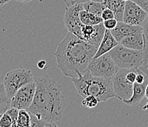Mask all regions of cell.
Here are the masks:
<instances>
[{"label": "cell", "instance_id": "cell-1", "mask_svg": "<svg viewBox=\"0 0 148 127\" xmlns=\"http://www.w3.org/2000/svg\"><path fill=\"white\" fill-rule=\"evenodd\" d=\"M98 48V46L90 44L68 32L54 53L57 67L66 77H81L87 71L89 63L95 56Z\"/></svg>", "mask_w": 148, "mask_h": 127}, {"label": "cell", "instance_id": "cell-2", "mask_svg": "<svg viewBox=\"0 0 148 127\" xmlns=\"http://www.w3.org/2000/svg\"><path fill=\"white\" fill-rule=\"evenodd\" d=\"M35 83L33 102L27 111L46 123L60 121L66 107L60 86L49 75L39 77Z\"/></svg>", "mask_w": 148, "mask_h": 127}, {"label": "cell", "instance_id": "cell-3", "mask_svg": "<svg viewBox=\"0 0 148 127\" xmlns=\"http://www.w3.org/2000/svg\"><path fill=\"white\" fill-rule=\"evenodd\" d=\"M72 82L78 94L84 98L94 96L101 102L115 97L112 78L95 77L87 70L81 77L72 78Z\"/></svg>", "mask_w": 148, "mask_h": 127}, {"label": "cell", "instance_id": "cell-4", "mask_svg": "<svg viewBox=\"0 0 148 127\" xmlns=\"http://www.w3.org/2000/svg\"><path fill=\"white\" fill-rule=\"evenodd\" d=\"M120 69H134L143 65L144 51L118 44L108 53Z\"/></svg>", "mask_w": 148, "mask_h": 127}, {"label": "cell", "instance_id": "cell-5", "mask_svg": "<svg viewBox=\"0 0 148 127\" xmlns=\"http://www.w3.org/2000/svg\"><path fill=\"white\" fill-rule=\"evenodd\" d=\"M33 81L34 77L31 71L27 69H16L6 74L3 83L8 97L11 100L19 88Z\"/></svg>", "mask_w": 148, "mask_h": 127}, {"label": "cell", "instance_id": "cell-6", "mask_svg": "<svg viewBox=\"0 0 148 127\" xmlns=\"http://www.w3.org/2000/svg\"><path fill=\"white\" fill-rule=\"evenodd\" d=\"M120 68L109 54L92 58L89 63L87 71L92 75L103 78H112Z\"/></svg>", "mask_w": 148, "mask_h": 127}, {"label": "cell", "instance_id": "cell-7", "mask_svg": "<svg viewBox=\"0 0 148 127\" xmlns=\"http://www.w3.org/2000/svg\"><path fill=\"white\" fill-rule=\"evenodd\" d=\"M128 69H119L112 78L115 97L122 102L129 99L133 94L134 84H131L125 80V75Z\"/></svg>", "mask_w": 148, "mask_h": 127}, {"label": "cell", "instance_id": "cell-8", "mask_svg": "<svg viewBox=\"0 0 148 127\" xmlns=\"http://www.w3.org/2000/svg\"><path fill=\"white\" fill-rule=\"evenodd\" d=\"M36 83L31 82L19 88L10 100V107L18 110H28L33 102Z\"/></svg>", "mask_w": 148, "mask_h": 127}, {"label": "cell", "instance_id": "cell-9", "mask_svg": "<svg viewBox=\"0 0 148 127\" xmlns=\"http://www.w3.org/2000/svg\"><path fill=\"white\" fill-rule=\"evenodd\" d=\"M83 9V5H75L67 7L64 16V24L68 32L73 34L82 40V28L84 24L80 20L79 13Z\"/></svg>", "mask_w": 148, "mask_h": 127}, {"label": "cell", "instance_id": "cell-10", "mask_svg": "<svg viewBox=\"0 0 148 127\" xmlns=\"http://www.w3.org/2000/svg\"><path fill=\"white\" fill-rule=\"evenodd\" d=\"M147 16V12L131 0L125 2L123 22L132 26H142Z\"/></svg>", "mask_w": 148, "mask_h": 127}, {"label": "cell", "instance_id": "cell-11", "mask_svg": "<svg viewBox=\"0 0 148 127\" xmlns=\"http://www.w3.org/2000/svg\"><path fill=\"white\" fill-rule=\"evenodd\" d=\"M110 31L114 39L120 44V42H121L123 38L127 36H129L131 35H133V34L139 32V31H143V29H142V26H132L130 25V24H125L123 21H120V22L117 23L116 27L112 30H110Z\"/></svg>", "mask_w": 148, "mask_h": 127}, {"label": "cell", "instance_id": "cell-12", "mask_svg": "<svg viewBox=\"0 0 148 127\" xmlns=\"http://www.w3.org/2000/svg\"><path fill=\"white\" fill-rule=\"evenodd\" d=\"M119 42L114 39L113 35L111 33L110 30L106 29L105 34H104L102 41L100 43L98 50H97L96 54L93 57V58H98V57L101 56L103 54H108L112 48H114L115 46H117Z\"/></svg>", "mask_w": 148, "mask_h": 127}, {"label": "cell", "instance_id": "cell-13", "mask_svg": "<svg viewBox=\"0 0 148 127\" xmlns=\"http://www.w3.org/2000/svg\"><path fill=\"white\" fill-rule=\"evenodd\" d=\"M120 44L128 48L136 50H143L145 47L143 31H139L123 38Z\"/></svg>", "mask_w": 148, "mask_h": 127}, {"label": "cell", "instance_id": "cell-14", "mask_svg": "<svg viewBox=\"0 0 148 127\" xmlns=\"http://www.w3.org/2000/svg\"><path fill=\"white\" fill-rule=\"evenodd\" d=\"M147 84L148 80L142 84L134 83L132 96L128 100L123 101V102L128 105H136L140 103L145 96V91H146V87Z\"/></svg>", "mask_w": 148, "mask_h": 127}, {"label": "cell", "instance_id": "cell-15", "mask_svg": "<svg viewBox=\"0 0 148 127\" xmlns=\"http://www.w3.org/2000/svg\"><path fill=\"white\" fill-rule=\"evenodd\" d=\"M103 4L106 8H109L114 13V18L120 22L123 21L125 2L123 0H103Z\"/></svg>", "mask_w": 148, "mask_h": 127}, {"label": "cell", "instance_id": "cell-16", "mask_svg": "<svg viewBox=\"0 0 148 127\" xmlns=\"http://www.w3.org/2000/svg\"><path fill=\"white\" fill-rule=\"evenodd\" d=\"M79 18L84 25L94 26L103 23V20L101 16H96L85 10H82L79 13Z\"/></svg>", "mask_w": 148, "mask_h": 127}, {"label": "cell", "instance_id": "cell-17", "mask_svg": "<svg viewBox=\"0 0 148 127\" xmlns=\"http://www.w3.org/2000/svg\"><path fill=\"white\" fill-rule=\"evenodd\" d=\"M83 7L84 10H85L87 11L96 16H101V17L103 10L106 8L103 2L101 3V2H94V1H90L87 3L83 4Z\"/></svg>", "mask_w": 148, "mask_h": 127}, {"label": "cell", "instance_id": "cell-18", "mask_svg": "<svg viewBox=\"0 0 148 127\" xmlns=\"http://www.w3.org/2000/svg\"><path fill=\"white\" fill-rule=\"evenodd\" d=\"M10 107V99L7 94L4 83H0V114H3Z\"/></svg>", "mask_w": 148, "mask_h": 127}, {"label": "cell", "instance_id": "cell-19", "mask_svg": "<svg viewBox=\"0 0 148 127\" xmlns=\"http://www.w3.org/2000/svg\"><path fill=\"white\" fill-rule=\"evenodd\" d=\"M142 29H143V36L144 40H145V47H144V66L147 67L148 64V13L143 24H142Z\"/></svg>", "mask_w": 148, "mask_h": 127}, {"label": "cell", "instance_id": "cell-20", "mask_svg": "<svg viewBox=\"0 0 148 127\" xmlns=\"http://www.w3.org/2000/svg\"><path fill=\"white\" fill-rule=\"evenodd\" d=\"M31 116L27 110H19L16 127H30Z\"/></svg>", "mask_w": 148, "mask_h": 127}, {"label": "cell", "instance_id": "cell-21", "mask_svg": "<svg viewBox=\"0 0 148 127\" xmlns=\"http://www.w3.org/2000/svg\"><path fill=\"white\" fill-rule=\"evenodd\" d=\"M98 99L94 96H87L84 98L82 101V105L87 108H94L98 105Z\"/></svg>", "mask_w": 148, "mask_h": 127}, {"label": "cell", "instance_id": "cell-22", "mask_svg": "<svg viewBox=\"0 0 148 127\" xmlns=\"http://www.w3.org/2000/svg\"><path fill=\"white\" fill-rule=\"evenodd\" d=\"M13 121L7 113H4L0 117V127H12Z\"/></svg>", "mask_w": 148, "mask_h": 127}, {"label": "cell", "instance_id": "cell-23", "mask_svg": "<svg viewBox=\"0 0 148 127\" xmlns=\"http://www.w3.org/2000/svg\"><path fill=\"white\" fill-rule=\"evenodd\" d=\"M5 113H7L10 116V118H11L12 121H13V126H12V127H16L18 117V109L16 108V107H10L9 108L5 111Z\"/></svg>", "mask_w": 148, "mask_h": 127}, {"label": "cell", "instance_id": "cell-24", "mask_svg": "<svg viewBox=\"0 0 148 127\" xmlns=\"http://www.w3.org/2000/svg\"><path fill=\"white\" fill-rule=\"evenodd\" d=\"M136 68L134 69H129L128 72L125 75V80L131 84H134L136 82Z\"/></svg>", "mask_w": 148, "mask_h": 127}, {"label": "cell", "instance_id": "cell-25", "mask_svg": "<svg viewBox=\"0 0 148 127\" xmlns=\"http://www.w3.org/2000/svg\"><path fill=\"white\" fill-rule=\"evenodd\" d=\"M30 116H31V125H30V127H44L45 124H46L45 121H43V120L39 119V118H37L36 116L32 114H30Z\"/></svg>", "mask_w": 148, "mask_h": 127}, {"label": "cell", "instance_id": "cell-26", "mask_svg": "<svg viewBox=\"0 0 148 127\" xmlns=\"http://www.w3.org/2000/svg\"><path fill=\"white\" fill-rule=\"evenodd\" d=\"M117 23H118V21L115 18L108 19V20H105L103 21V24L106 29L108 30H112L113 29H114L117 26Z\"/></svg>", "mask_w": 148, "mask_h": 127}, {"label": "cell", "instance_id": "cell-27", "mask_svg": "<svg viewBox=\"0 0 148 127\" xmlns=\"http://www.w3.org/2000/svg\"><path fill=\"white\" fill-rule=\"evenodd\" d=\"M101 18L103 20H108V19L114 18V15L113 12L109 8H105L103 11L102 14H101Z\"/></svg>", "mask_w": 148, "mask_h": 127}, {"label": "cell", "instance_id": "cell-28", "mask_svg": "<svg viewBox=\"0 0 148 127\" xmlns=\"http://www.w3.org/2000/svg\"><path fill=\"white\" fill-rule=\"evenodd\" d=\"M67 7L72 6L75 5H83L84 3L90 2L91 0H64Z\"/></svg>", "mask_w": 148, "mask_h": 127}, {"label": "cell", "instance_id": "cell-29", "mask_svg": "<svg viewBox=\"0 0 148 127\" xmlns=\"http://www.w3.org/2000/svg\"><path fill=\"white\" fill-rule=\"evenodd\" d=\"M148 13V0H131Z\"/></svg>", "mask_w": 148, "mask_h": 127}, {"label": "cell", "instance_id": "cell-30", "mask_svg": "<svg viewBox=\"0 0 148 127\" xmlns=\"http://www.w3.org/2000/svg\"><path fill=\"white\" fill-rule=\"evenodd\" d=\"M46 65V61H44V60H41V61H40L38 63V67L39 68V69H44Z\"/></svg>", "mask_w": 148, "mask_h": 127}, {"label": "cell", "instance_id": "cell-31", "mask_svg": "<svg viewBox=\"0 0 148 127\" xmlns=\"http://www.w3.org/2000/svg\"><path fill=\"white\" fill-rule=\"evenodd\" d=\"M44 127H60L56 122H50V123H46L45 124Z\"/></svg>", "mask_w": 148, "mask_h": 127}, {"label": "cell", "instance_id": "cell-32", "mask_svg": "<svg viewBox=\"0 0 148 127\" xmlns=\"http://www.w3.org/2000/svg\"><path fill=\"white\" fill-rule=\"evenodd\" d=\"M11 1V0H0V6H2V5H5V4L8 3Z\"/></svg>", "mask_w": 148, "mask_h": 127}, {"label": "cell", "instance_id": "cell-33", "mask_svg": "<svg viewBox=\"0 0 148 127\" xmlns=\"http://www.w3.org/2000/svg\"><path fill=\"white\" fill-rule=\"evenodd\" d=\"M145 96H146L148 99V84L147 85V87H146V91H145Z\"/></svg>", "mask_w": 148, "mask_h": 127}, {"label": "cell", "instance_id": "cell-34", "mask_svg": "<svg viewBox=\"0 0 148 127\" xmlns=\"http://www.w3.org/2000/svg\"><path fill=\"white\" fill-rule=\"evenodd\" d=\"M17 2H24V3H27L28 1L27 0H16Z\"/></svg>", "mask_w": 148, "mask_h": 127}, {"label": "cell", "instance_id": "cell-35", "mask_svg": "<svg viewBox=\"0 0 148 127\" xmlns=\"http://www.w3.org/2000/svg\"><path fill=\"white\" fill-rule=\"evenodd\" d=\"M91 1H94V2H103V0H91Z\"/></svg>", "mask_w": 148, "mask_h": 127}, {"label": "cell", "instance_id": "cell-36", "mask_svg": "<svg viewBox=\"0 0 148 127\" xmlns=\"http://www.w3.org/2000/svg\"><path fill=\"white\" fill-rule=\"evenodd\" d=\"M123 1H125V2H127V1H128V0H123Z\"/></svg>", "mask_w": 148, "mask_h": 127}, {"label": "cell", "instance_id": "cell-37", "mask_svg": "<svg viewBox=\"0 0 148 127\" xmlns=\"http://www.w3.org/2000/svg\"><path fill=\"white\" fill-rule=\"evenodd\" d=\"M27 1H28V2H30V1H32V0H27Z\"/></svg>", "mask_w": 148, "mask_h": 127}, {"label": "cell", "instance_id": "cell-38", "mask_svg": "<svg viewBox=\"0 0 148 127\" xmlns=\"http://www.w3.org/2000/svg\"><path fill=\"white\" fill-rule=\"evenodd\" d=\"M147 69H148V64H147Z\"/></svg>", "mask_w": 148, "mask_h": 127}, {"label": "cell", "instance_id": "cell-39", "mask_svg": "<svg viewBox=\"0 0 148 127\" xmlns=\"http://www.w3.org/2000/svg\"><path fill=\"white\" fill-rule=\"evenodd\" d=\"M1 115H1V114H0V117H1Z\"/></svg>", "mask_w": 148, "mask_h": 127}]
</instances>
